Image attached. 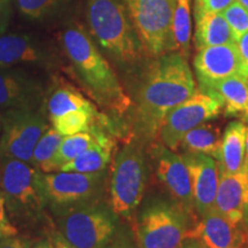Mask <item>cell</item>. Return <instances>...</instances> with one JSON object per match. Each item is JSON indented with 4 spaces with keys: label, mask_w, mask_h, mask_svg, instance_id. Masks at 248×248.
Segmentation results:
<instances>
[{
    "label": "cell",
    "mask_w": 248,
    "mask_h": 248,
    "mask_svg": "<svg viewBox=\"0 0 248 248\" xmlns=\"http://www.w3.org/2000/svg\"><path fill=\"white\" fill-rule=\"evenodd\" d=\"M57 40L68 64L64 75L97 106L117 116L131 109V97L79 17L61 27Z\"/></svg>",
    "instance_id": "cell-1"
},
{
    "label": "cell",
    "mask_w": 248,
    "mask_h": 248,
    "mask_svg": "<svg viewBox=\"0 0 248 248\" xmlns=\"http://www.w3.org/2000/svg\"><path fill=\"white\" fill-rule=\"evenodd\" d=\"M197 91L187 59L177 52L154 58L139 74L133 102V133L144 142L159 136L167 114Z\"/></svg>",
    "instance_id": "cell-2"
},
{
    "label": "cell",
    "mask_w": 248,
    "mask_h": 248,
    "mask_svg": "<svg viewBox=\"0 0 248 248\" xmlns=\"http://www.w3.org/2000/svg\"><path fill=\"white\" fill-rule=\"evenodd\" d=\"M86 28L102 54L124 73L140 74L146 51L124 0H84Z\"/></svg>",
    "instance_id": "cell-3"
},
{
    "label": "cell",
    "mask_w": 248,
    "mask_h": 248,
    "mask_svg": "<svg viewBox=\"0 0 248 248\" xmlns=\"http://www.w3.org/2000/svg\"><path fill=\"white\" fill-rule=\"evenodd\" d=\"M37 169L24 161L0 157V192L12 223L20 230L43 231L54 226L36 179Z\"/></svg>",
    "instance_id": "cell-4"
},
{
    "label": "cell",
    "mask_w": 248,
    "mask_h": 248,
    "mask_svg": "<svg viewBox=\"0 0 248 248\" xmlns=\"http://www.w3.org/2000/svg\"><path fill=\"white\" fill-rule=\"evenodd\" d=\"M147 157L145 142L131 135L111 161L109 204L117 216L129 222L144 200L150 170Z\"/></svg>",
    "instance_id": "cell-5"
},
{
    "label": "cell",
    "mask_w": 248,
    "mask_h": 248,
    "mask_svg": "<svg viewBox=\"0 0 248 248\" xmlns=\"http://www.w3.org/2000/svg\"><path fill=\"white\" fill-rule=\"evenodd\" d=\"M55 229L75 248H106L119 232V218L104 198L49 210Z\"/></svg>",
    "instance_id": "cell-6"
},
{
    "label": "cell",
    "mask_w": 248,
    "mask_h": 248,
    "mask_svg": "<svg viewBox=\"0 0 248 248\" xmlns=\"http://www.w3.org/2000/svg\"><path fill=\"white\" fill-rule=\"evenodd\" d=\"M193 212L176 200L155 198L130 219L137 248H179L194 224Z\"/></svg>",
    "instance_id": "cell-7"
},
{
    "label": "cell",
    "mask_w": 248,
    "mask_h": 248,
    "mask_svg": "<svg viewBox=\"0 0 248 248\" xmlns=\"http://www.w3.org/2000/svg\"><path fill=\"white\" fill-rule=\"evenodd\" d=\"M67 61L57 39L29 31L0 35V67H27L53 74L63 73Z\"/></svg>",
    "instance_id": "cell-8"
},
{
    "label": "cell",
    "mask_w": 248,
    "mask_h": 248,
    "mask_svg": "<svg viewBox=\"0 0 248 248\" xmlns=\"http://www.w3.org/2000/svg\"><path fill=\"white\" fill-rule=\"evenodd\" d=\"M107 171L94 173L37 170V184L48 210L104 198Z\"/></svg>",
    "instance_id": "cell-9"
},
{
    "label": "cell",
    "mask_w": 248,
    "mask_h": 248,
    "mask_svg": "<svg viewBox=\"0 0 248 248\" xmlns=\"http://www.w3.org/2000/svg\"><path fill=\"white\" fill-rule=\"evenodd\" d=\"M148 57L171 51V24L175 0H124Z\"/></svg>",
    "instance_id": "cell-10"
},
{
    "label": "cell",
    "mask_w": 248,
    "mask_h": 248,
    "mask_svg": "<svg viewBox=\"0 0 248 248\" xmlns=\"http://www.w3.org/2000/svg\"><path fill=\"white\" fill-rule=\"evenodd\" d=\"M49 125L44 107L1 111L0 157L29 163L37 141Z\"/></svg>",
    "instance_id": "cell-11"
},
{
    "label": "cell",
    "mask_w": 248,
    "mask_h": 248,
    "mask_svg": "<svg viewBox=\"0 0 248 248\" xmlns=\"http://www.w3.org/2000/svg\"><path fill=\"white\" fill-rule=\"evenodd\" d=\"M51 74L27 67H0V111L43 107Z\"/></svg>",
    "instance_id": "cell-12"
},
{
    "label": "cell",
    "mask_w": 248,
    "mask_h": 248,
    "mask_svg": "<svg viewBox=\"0 0 248 248\" xmlns=\"http://www.w3.org/2000/svg\"><path fill=\"white\" fill-rule=\"evenodd\" d=\"M222 108L221 101L216 97L197 90L190 98L167 114L159 131L161 142L170 150L177 151L185 133L201 123L216 119Z\"/></svg>",
    "instance_id": "cell-13"
},
{
    "label": "cell",
    "mask_w": 248,
    "mask_h": 248,
    "mask_svg": "<svg viewBox=\"0 0 248 248\" xmlns=\"http://www.w3.org/2000/svg\"><path fill=\"white\" fill-rule=\"evenodd\" d=\"M147 153L157 179L171 195V199L193 212L190 173L181 155L164 146L162 142H153Z\"/></svg>",
    "instance_id": "cell-14"
},
{
    "label": "cell",
    "mask_w": 248,
    "mask_h": 248,
    "mask_svg": "<svg viewBox=\"0 0 248 248\" xmlns=\"http://www.w3.org/2000/svg\"><path fill=\"white\" fill-rule=\"evenodd\" d=\"M193 66L200 83V90L209 88L228 77L240 75V59L237 43L198 49Z\"/></svg>",
    "instance_id": "cell-15"
},
{
    "label": "cell",
    "mask_w": 248,
    "mask_h": 248,
    "mask_svg": "<svg viewBox=\"0 0 248 248\" xmlns=\"http://www.w3.org/2000/svg\"><path fill=\"white\" fill-rule=\"evenodd\" d=\"M181 157L190 173L193 206L200 216L214 207L219 182L218 162L199 153H182Z\"/></svg>",
    "instance_id": "cell-16"
},
{
    "label": "cell",
    "mask_w": 248,
    "mask_h": 248,
    "mask_svg": "<svg viewBox=\"0 0 248 248\" xmlns=\"http://www.w3.org/2000/svg\"><path fill=\"white\" fill-rule=\"evenodd\" d=\"M214 208L235 225L248 224V157L238 172L219 173Z\"/></svg>",
    "instance_id": "cell-17"
},
{
    "label": "cell",
    "mask_w": 248,
    "mask_h": 248,
    "mask_svg": "<svg viewBox=\"0 0 248 248\" xmlns=\"http://www.w3.org/2000/svg\"><path fill=\"white\" fill-rule=\"evenodd\" d=\"M14 7L27 22L59 30L79 17L80 0H14Z\"/></svg>",
    "instance_id": "cell-18"
},
{
    "label": "cell",
    "mask_w": 248,
    "mask_h": 248,
    "mask_svg": "<svg viewBox=\"0 0 248 248\" xmlns=\"http://www.w3.org/2000/svg\"><path fill=\"white\" fill-rule=\"evenodd\" d=\"M195 239L207 248H241L244 239L243 225H235L214 208L201 219L194 222L185 239Z\"/></svg>",
    "instance_id": "cell-19"
},
{
    "label": "cell",
    "mask_w": 248,
    "mask_h": 248,
    "mask_svg": "<svg viewBox=\"0 0 248 248\" xmlns=\"http://www.w3.org/2000/svg\"><path fill=\"white\" fill-rule=\"evenodd\" d=\"M43 107L49 122L74 110L98 111L97 105L90 100L84 92L63 73H57L51 76Z\"/></svg>",
    "instance_id": "cell-20"
},
{
    "label": "cell",
    "mask_w": 248,
    "mask_h": 248,
    "mask_svg": "<svg viewBox=\"0 0 248 248\" xmlns=\"http://www.w3.org/2000/svg\"><path fill=\"white\" fill-rule=\"evenodd\" d=\"M102 115V114H101ZM100 119V117H99ZM99 121V120H98ZM97 121V122H98ZM95 122L86 131H82L75 135L66 136L62 139L60 146H59L57 153L53 155L51 160L43 164L38 169L43 172H54L58 171L62 166L67 164L70 161L75 160L78 155L85 152L93 145H95L102 137L107 135V132L98 125Z\"/></svg>",
    "instance_id": "cell-21"
},
{
    "label": "cell",
    "mask_w": 248,
    "mask_h": 248,
    "mask_svg": "<svg viewBox=\"0 0 248 248\" xmlns=\"http://www.w3.org/2000/svg\"><path fill=\"white\" fill-rule=\"evenodd\" d=\"M221 101L226 116H240L248 120V79L234 75L201 90Z\"/></svg>",
    "instance_id": "cell-22"
},
{
    "label": "cell",
    "mask_w": 248,
    "mask_h": 248,
    "mask_svg": "<svg viewBox=\"0 0 248 248\" xmlns=\"http://www.w3.org/2000/svg\"><path fill=\"white\" fill-rule=\"evenodd\" d=\"M247 125L240 121L228 124L222 136L219 173H235L243 168L246 159Z\"/></svg>",
    "instance_id": "cell-23"
},
{
    "label": "cell",
    "mask_w": 248,
    "mask_h": 248,
    "mask_svg": "<svg viewBox=\"0 0 248 248\" xmlns=\"http://www.w3.org/2000/svg\"><path fill=\"white\" fill-rule=\"evenodd\" d=\"M116 153V142L111 135L102 137L97 144L88 148L75 160L62 166L58 171L94 173L107 171Z\"/></svg>",
    "instance_id": "cell-24"
},
{
    "label": "cell",
    "mask_w": 248,
    "mask_h": 248,
    "mask_svg": "<svg viewBox=\"0 0 248 248\" xmlns=\"http://www.w3.org/2000/svg\"><path fill=\"white\" fill-rule=\"evenodd\" d=\"M194 44L197 49L235 42L231 28L222 13H194Z\"/></svg>",
    "instance_id": "cell-25"
},
{
    "label": "cell",
    "mask_w": 248,
    "mask_h": 248,
    "mask_svg": "<svg viewBox=\"0 0 248 248\" xmlns=\"http://www.w3.org/2000/svg\"><path fill=\"white\" fill-rule=\"evenodd\" d=\"M221 129L214 123H201L185 133L178 148L183 153H199L212 156L218 162L222 146Z\"/></svg>",
    "instance_id": "cell-26"
},
{
    "label": "cell",
    "mask_w": 248,
    "mask_h": 248,
    "mask_svg": "<svg viewBox=\"0 0 248 248\" xmlns=\"http://www.w3.org/2000/svg\"><path fill=\"white\" fill-rule=\"evenodd\" d=\"M192 0H175L171 24V51L187 59L191 53Z\"/></svg>",
    "instance_id": "cell-27"
},
{
    "label": "cell",
    "mask_w": 248,
    "mask_h": 248,
    "mask_svg": "<svg viewBox=\"0 0 248 248\" xmlns=\"http://www.w3.org/2000/svg\"><path fill=\"white\" fill-rule=\"evenodd\" d=\"M100 116L101 114L99 111L92 113L88 110H74L51 121L49 124L63 137H66L89 130Z\"/></svg>",
    "instance_id": "cell-28"
},
{
    "label": "cell",
    "mask_w": 248,
    "mask_h": 248,
    "mask_svg": "<svg viewBox=\"0 0 248 248\" xmlns=\"http://www.w3.org/2000/svg\"><path fill=\"white\" fill-rule=\"evenodd\" d=\"M62 139H63V136L59 133L53 126L49 125L46 131L43 133L42 137L39 138V140L37 141L29 163L33 168L38 170L43 164L51 160L53 155L57 153Z\"/></svg>",
    "instance_id": "cell-29"
},
{
    "label": "cell",
    "mask_w": 248,
    "mask_h": 248,
    "mask_svg": "<svg viewBox=\"0 0 248 248\" xmlns=\"http://www.w3.org/2000/svg\"><path fill=\"white\" fill-rule=\"evenodd\" d=\"M223 16L230 26L235 42L248 31V9L238 1L224 9Z\"/></svg>",
    "instance_id": "cell-30"
},
{
    "label": "cell",
    "mask_w": 248,
    "mask_h": 248,
    "mask_svg": "<svg viewBox=\"0 0 248 248\" xmlns=\"http://www.w3.org/2000/svg\"><path fill=\"white\" fill-rule=\"evenodd\" d=\"M18 233H20L18 229L9 219L7 209H6L5 198L0 192V239L14 237Z\"/></svg>",
    "instance_id": "cell-31"
},
{
    "label": "cell",
    "mask_w": 248,
    "mask_h": 248,
    "mask_svg": "<svg viewBox=\"0 0 248 248\" xmlns=\"http://www.w3.org/2000/svg\"><path fill=\"white\" fill-rule=\"evenodd\" d=\"M234 0H194V13H223Z\"/></svg>",
    "instance_id": "cell-32"
},
{
    "label": "cell",
    "mask_w": 248,
    "mask_h": 248,
    "mask_svg": "<svg viewBox=\"0 0 248 248\" xmlns=\"http://www.w3.org/2000/svg\"><path fill=\"white\" fill-rule=\"evenodd\" d=\"M14 9V0H0V35L11 27Z\"/></svg>",
    "instance_id": "cell-33"
},
{
    "label": "cell",
    "mask_w": 248,
    "mask_h": 248,
    "mask_svg": "<svg viewBox=\"0 0 248 248\" xmlns=\"http://www.w3.org/2000/svg\"><path fill=\"white\" fill-rule=\"evenodd\" d=\"M237 48L240 59V75L248 79V31L237 40Z\"/></svg>",
    "instance_id": "cell-34"
},
{
    "label": "cell",
    "mask_w": 248,
    "mask_h": 248,
    "mask_svg": "<svg viewBox=\"0 0 248 248\" xmlns=\"http://www.w3.org/2000/svg\"><path fill=\"white\" fill-rule=\"evenodd\" d=\"M31 240L22 235H14V237L0 239V248H30Z\"/></svg>",
    "instance_id": "cell-35"
},
{
    "label": "cell",
    "mask_w": 248,
    "mask_h": 248,
    "mask_svg": "<svg viewBox=\"0 0 248 248\" xmlns=\"http://www.w3.org/2000/svg\"><path fill=\"white\" fill-rule=\"evenodd\" d=\"M46 232H47L49 238H51L54 248H75L73 245L69 244L66 239H64L63 235L55 229V226H52V228L48 229Z\"/></svg>",
    "instance_id": "cell-36"
},
{
    "label": "cell",
    "mask_w": 248,
    "mask_h": 248,
    "mask_svg": "<svg viewBox=\"0 0 248 248\" xmlns=\"http://www.w3.org/2000/svg\"><path fill=\"white\" fill-rule=\"evenodd\" d=\"M106 248H137V246L130 240L128 235L117 232L115 238L107 245Z\"/></svg>",
    "instance_id": "cell-37"
},
{
    "label": "cell",
    "mask_w": 248,
    "mask_h": 248,
    "mask_svg": "<svg viewBox=\"0 0 248 248\" xmlns=\"http://www.w3.org/2000/svg\"><path fill=\"white\" fill-rule=\"evenodd\" d=\"M30 248H54L53 243H52L51 238L47 232H45L44 234L40 235V237L36 238L35 240H31Z\"/></svg>",
    "instance_id": "cell-38"
},
{
    "label": "cell",
    "mask_w": 248,
    "mask_h": 248,
    "mask_svg": "<svg viewBox=\"0 0 248 248\" xmlns=\"http://www.w3.org/2000/svg\"><path fill=\"white\" fill-rule=\"evenodd\" d=\"M179 248H207L202 243L195 239H184Z\"/></svg>",
    "instance_id": "cell-39"
},
{
    "label": "cell",
    "mask_w": 248,
    "mask_h": 248,
    "mask_svg": "<svg viewBox=\"0 0 248 248\" xmlns=\"http://www.w3.org/2000/svg\"><path fill=\"white\" fill-rule=\"evenodd\" d=\"M244 229V239H243V245H241V248H248V224H241Z\"/></svg>",
    "instance_id": "cell-40"
},
{
    "label": "cell",
    "mask_w": 248,
    "mask_h": 248,
    "mask_svg": "<svg viewBox=\"0 0 248 248\" xmlns=\"http://www.w3.org/2000/svg\"><path fill=\"white\" fill-rule=\"evenodd\" d=\"M238 2L243 5L245 8L248 9V0H238Z\"/></svg>",
    "instance_id": "cell-41"
},
{
    "label": "cell",
    "mask_w": 248,
    "mask_h": 248,
    "mask_svg": "<svg viewBox=\"0 0 248 248\" xmlns=\"http://www.w3.org/2000/svg\"><path fill=\"white\" fill-rule=\"evenodd\" d=\"M246 157H248V126H247V133H246Z\"/></svg>",
    "instance_id": "cell-42"
},
{
    "label": "cell",
    "mask_w": 248,
    "mask_h": 248,
    "mask_svg": "<svg viewBox=\"0 0 248 248\" xmlns=\"http://www.w3.org/2000/svg\"><path fill=\"white\" fill-rule=\"evenodd\" d=\"M0 128H1V111H0Z\"/></svg>",
    "instance_id": "cell-43"
}]
</instances>
